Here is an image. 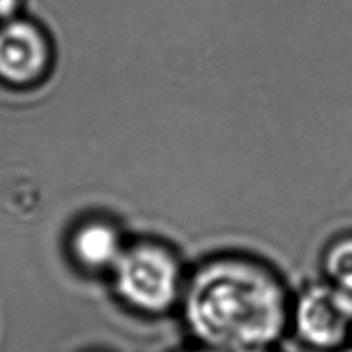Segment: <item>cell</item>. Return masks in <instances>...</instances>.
Returning <instances> with one entry per match:
<instances>
[{
	"label": "cell",
	"mask_w": 352,
	"mask_h": 352,
	"mask_svg": "<svg viewBox=\"0 0 352 352\" xmlns=\"http://www.w3.org/2000/svg\"><path fill=\"white\" fill-rule=\"evenodd\" d=\"M294 289L263 256L223 252L188 272L179 311L195 343L252 352L278 346L289 337Z\"/></svg>",
	"instance_id": "1"
},
{
	"label": "cell",
	"mask_w": 352,
	"mask_h": 352,
	"mask_svg": "<svg viewBox=\"0 0 352 352\" xmlns=\"http://www.w3.org/2000/svg\"><path fill=\"white\" fill-rule=\"evenodd\" d=\"M187 275L176 250L161 240L129 241L110 278L119 301L146 317L179 309Z\"/></svg>",
	"instance_id": "2"
},
{
	"label": "cell",
	"mask_w": 352,
	"mask_h": 352,
	"mask_svg": "<svg viewBox=\"0 0 352 352\" xmlns=\"http://www.w3.org/2000/svg\"><path fill=\"white\" fill-rule=\"evenodd\" d=\"M289 338L307 352H340L352 343V298L323 278L294 289Z\"/></svg>",
	"instance_id": "3"
},
{
	"label": "cell",
	"mask_w": 352,
	"mask_h": 352,
	"mask_svg": "<svg viewBox=\"0 0 352 352\" xmlns=\"http://www.w3.org/2000/svg\"><path fill=\"white\" fill-rule=\"evenodd\" d=\"M0 28V80L16 88L41 84L52 70V42L39 25L11 19Z\"/></svg>",
	"instance_id": "4"
},
{
	"label": "cell",
	"mask_w": 352,
	"mask_h": 352,
	"mask_svg": "<svg viewBox=\"0 0 352 352\" xmlns=\"http://www.w3.org/2000/svg\"><path fill=\"white\" fill-rule=\"evenodd\" d=\"M127 243L124 232L113 219L88 217L68 235V254L82 272L110 275Z\"/></svg>",
	"instance_id": "5"
},
{
	"label": "cell",
	"mask_w": 352,
	"mask_h": 352,
	"mask_svg": "<svg viewBox=\"0 0 352 352\" xmlns=\"http://www.w3.org/2000/svg\"><path fill=\"white\" fill-rule=\"evenodd\" d=\"M320 278L352 298V229L332 235L320 252Z\"/></svg>",
	"instance_id": "6"
},
{
	"label": "cell",
	"mask_w": 352,
	"mask_h": 352,
	"mask_svg": "<svg viewBox=\"0 0 352 352\" xmlns=\"http://www.w3.org/2000/svg\"><path fill=\"white\" fill-rule=\"evenodd\" d=\"M22 5V0H0V22L5 23L14 19Z\"/></svg>",
	"instance_id": "7"
},
{
	"label": "cell",
	"mask_w": 352,
	"mask_h": 352,
	"mask_svg": "<svg viewBox=\"0 0 352 352\" xmlns=\"http://www.w3.org/2000/svg\"><path fill=\"white\" fill-rule=\"evenodd\" d=\"M179 352H223V351H218V349H213V348H209V346H204V344L195 343V346L182 349Z\"/></svg>",
	"instance_id": "8"
},
{
	"label": "cell",
	"mask_w": 352,
	"mask_h": 352,
	"mask_svg": "<svg viewBox=\"0 0 352 352\" xmlns=\"http://www.w3.org/2000/svg\"><path fill=\"white\" fill-rule=\"evenodd\" d=\"M252 352H286V351L281 348V344H278V346H270V348H264V349L252 351Z\"/></svg>",
	"instance_id": "9"
},
{
	"label": "cell",
	"mask_w": 352,
	"mask_h": 352,
	"mask_svg": "<svg viewBox=\"0 0 352 352\" xmlns=\"http://www.w3.org/2000/svg\"><path fill=\"white\" fill-rule=\"evenodd\" d=\"M340 352H352V343L349 344L348 348H344V349H343V351H340Z\"/></svg>",
	"instance_id": "10"
}]
</instances>
